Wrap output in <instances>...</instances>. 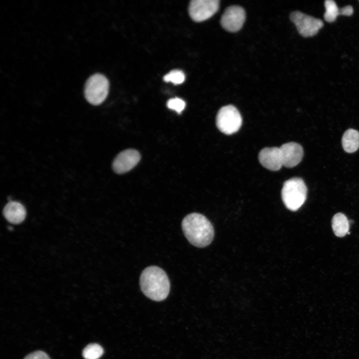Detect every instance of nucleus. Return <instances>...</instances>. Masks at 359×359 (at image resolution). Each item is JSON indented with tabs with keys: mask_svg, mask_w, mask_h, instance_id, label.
<instances>
[{
	"mask_svg": "<svg viewBox=\"0 0 359 359\" xmlns=\"http://www.w3.org/2000/svg\"><path fill=\"white\" fill-rule=\"evenodd\" d=\"M183 232L187 240L193 246L204 247L212 241L213 227L204 215L198 213L187 214L181 223Z\"/></svg>",
	"mask_w": 359,
	"mask_h": 359,
	"instance_id": "nucleus-1",
	"label": "nucleus"
},
{
	"mask_svg": "<svg viewBox=\"0 0 359 359\" xmlns=\"http://www.w3.org/2000/svg\"><path fill=\"white\" fill-rule=\"evenodd\" d=\"M140 285L142 292L149 299L162 301L168 296L170 282L166 272L161 268L152 266L141 273Z\"/></svg>",
	"mask_w": 359,
	"mask_h": 359,
	"instance_id": "nucleus-2",
	"label": "nucleus"
},
{
	"mask_svg": "<svg viewBox=\"0 0 359 359\" xmlns=\"http://www.w3.org/2000/svg\"><path fill=\"white\" fill-rule=\"evenodd\" d=\"M258 159L260 164L269 170L278 171L283 166L280 147H266L262 149L259 153Z\"/></svg>",
	"mask_w": 359,
	"mask_h": 359,
	"instance_id": "nucleus-10",
	"label": "nucleus"
},
{
	"mask_svg": "<svg viewBox=\"0 0 359 359\" xmlns=\"http://www.w3.org/2000/svg\"><path fill=\"white\" fill-rule=\"evenodd\" d=\"M349 223L344 214L341 212L335 214L332 219V226L335 235L339 237L345 236L349 232Z\"/></svg>",
	"mask_w": 359,
	"mask_h": 359,
	"instance_id": "nucleus-13",
	"label": "nucleus"
},
{
	"mask_svg": "<svg viewBox=\"0 0 359 359\" xmlns=\"http://www.w3.org/2000/svg\"><path fill=\"white\" fill-rule=\"evenodd\" d=\"M324 5L326 8V11L324 15L325 19L329 22H333L340 14V9L335 1L333 0H326Z\"/></svg>",
	"mask_w": 359,
	"mask_h": 359,
	"instance_id": "nucleus-16",
	"label": "nucleus"
},
{
	"mask_svg": "<svg viewBox=\"0 0 359 359\" xmlns=\"http://www.w3.org/2000/svg\"><path fill=\"white\" fill-rule=\"evenodd\" d=\"M283 166L287 168H293L297 166L302 160L303 150L302 146L295 142L283 144L280 147Z\"/></svg>",
	"mask_w": 359,
	"mask_h": 359,
	"instance_id": "nucleus-11",
	"label": "nucleus"
},
{
	"mask_svg": "<svg viewBox=\"0 0 359 359\" xmlns=\"http://www.w3.org/2000/svg\"><path fill=\"white\" fill-rule=\"evenodd\" d=\"M185 75L180 70H174L165 75L164 80L167 82H171L174 84H180L184 82Z\"/></svg>",
	"mask_w": 359,
	"mask_h": 359,
	"instance_id": "nucleus-17",
	"label": "nucleus"
},
{
	"mask_svg": "<svg viewBox=\"0 0 359 359\" xmlns=\"http://www.w3.org/2000/svg\"><path fill=\"white\" fill-rule=\"evenodd\" d=\"M353 8L351 5H347L340 9V14L347 16L351 15L353 13Z\"/></svg>",
	"mask_w": 359,
	"mask_h": 359,
	"instance_id": "nucleus-20",
	"label": "nucleus"
},
{
	"mask_svg": "<svg viewBox=\"0 0 359 359\" xmlns=\"http://www.w3.org/2000/svg\"><path fill=\"white\" fill-rule=\"evenodd\" d=\"M167 107L172 110L176 111L180 114L185 107V102L181 99L178 97L170 99L167 102Z\"/></svg>",
	"mask_w": 359,
	"mask_h": 359,
	"instance_id": "nucleus-18",
	"label": "nucleus"
},
{
	"mask_svg": "<svg viewBox=\"0 0 359 359\" xmlns=\"http://www.w3.org/2000/svg\"><path fill=\"white\" fill-rule=\"evenodd\" d=\"M3 213L5 218L10 222L17 224L21 222L26 216V210L20 203L10 201L4 206Z\"/></svg>",
	"mask_w": 359,
	"mask_h": 359,
	"instance_id": "nucleus-12",
	"label": "nucleus"
},
{
	"mask_svg": "<svg viewBox=\"0 0 359 359\" xmlns=\"http://www.w3.org/2000/svg\"><path fill=\"white\" fill-rule=\"evenodd\" d=\"M141 159L140 153L134 149H127L120 153L112 165L114 171L118 174L129 172L134 168Z\"/></svg>",
	"mask_w": 359,
	"mask_h": 359,
	"instance_id": "nucleus-9",
	"label": "nucleus"
},
{
	"mask_svg": "<svg viewBox=\"0 0 359 359\" xmlns=\"http://www.w3.org/2000/svg\"><path fill=\"white\" fill-rule=\"evenodd\" d=\"M342 146L349 153L356 152L359 148V132L353 129L347 130L342 137Z\"/></svg>",
	"mask_w": 359,
	"mask_h": 359,
	"instance_id": "nucleus-14",
	"label": "nucleus"
},
{
	"mask_svg": "<svg viewBox=\"0 0 359 359\" xmlns=\"http://www.w3.org/2000/svg\"><path fill=\"white\" fill-rule=\"evenodd\" d=\"M109 87V81L104 75L95 74L90 76L86 82L84 89L85 98L92 105H100L107 98Z\"/></svg>",
	"mask_w": 359,
	"mask_h": 359,
	"instance_id": "nucleus-4",
	"label": "nucleus"
},
{
	"mask_svg": "<svg viewBox=\"0 0 359 359\" xmlns=\"http://www.w3.org/2000/svg\"><path fill=\"white\" fill-rule=\"evenodd\" d=\"M245 17V11L242 7L231 5L225 9L221 16L220 23L226 30L236 32L242 27Z\"/></svg>",
	"mask_w": 359,
	"mask_h": 359,
	"instance_id": "nucleus-8",
	"label": "nucleus"
},
{
	"mask_svg": "<svg viewBox=\"0 0 359 359\" xmlns=\"http://www.w3.org/2000/svg\"><path fill=\"white\" fill-rule=\"evenodd\" d=\"M24 359H50L49 356L44 352L38 351L26 356Z\"/></svg>",
	"mask_w": 359,
	"mask_h": 359,
	"instance_id": "nucleus-19",
	"label": "nucleus"
},
{
	"mask_svg": "<svg viewBox=\"0 0 359 359\" xmlns=\"http://www.w3.org/2000/svg\"><path fill=\"white\" fill-rule=\"evenodd\" d=\"M242 117L233 105H228L221 107L216 118L217 128L226 135H231L237 132L241 126Z\"/></svg>",
	"mask_w": 359,
	"mask_h": 359,
	"instance_id": "nucleus-5",
	"label": "nucleus"
},
{
	"mask_svg": "<svg viewBox=\"0 0 359 359\" xmlns=\"http://www.w3.org/2000/svg\"><path fill=\"white\" fill-rule=\"evenodd\" d=\"M290 19L296 25L298 32L305 37L313 36L316 34L324 25L321 19L299 11L292 12L290 14Z\"/></svg>",
	"mask_w": 359,
	"mask_h": 359,
	"instance_id": "nucleus-6",
	"label": "nucleus"
},
{
	"mask_svg": "<svg viewBox=\"0 0 359 359\" xmlns=\"http://www.w3.org/2000/svg\"><path fill=\"white\" fill-rule=\"evenodd\" d=\"M307 188L303 180L299 178L285 181L281 190V197L285 206L291 211H296L307 198Z\"/></svg>",
	"mask_w": 359,
	"mask_h": 359,
	"instance_id": "nucleus-3",
	"label": "nucleus"
},
{
	"mask_svg": "<svg viewBox=\"0 0 359 359\" xmlns=\"http://www.w3.org/2000/svg\"><path fill=\"white\" fill-rule=\"evenodd\" d=\"M102 347L98 344H90L83 350L82 355L85 359H98L103 354Z\"/></svg>",
	"mask_w": 359,
	"mask_h": 359,
	"instance_id": "nucleus-15",
	"label": "nucleus"
},
{
	"mask_svg": "<svg viewBox=\"0 0 359 359\" xmlns=\"http://www.w3.org/2000/svg\"><path fill=\"white\" fill-rule=\"evenodd\" d=\"M218 0H193L189 5V14L196 22L204 21L214 15L218 10Z\"/></svg>",
	"mask_w": 359,
	"mask_h": 359,
	"instance_id": "nucleus-7",
	"label": "nucleus"
}]
</instances>
